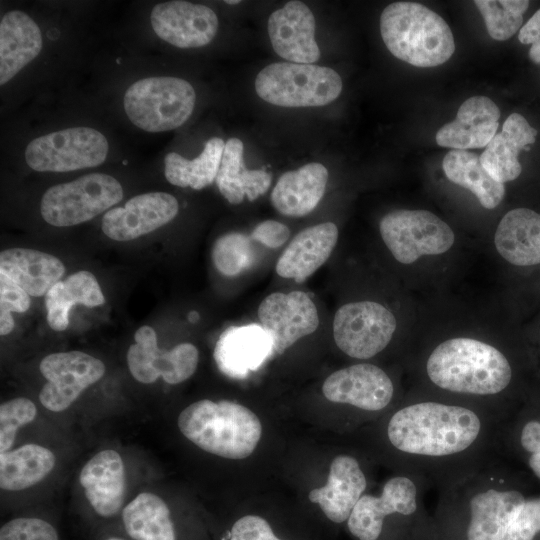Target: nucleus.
Segmentation results:
<instances>
[{
  "label": "nucleus",
  "mask_w": 540,
  "mask_h": 540,
  "mask_svg": "<svg viewBox=\"0 0 540 540\" xmlns=\"http://www.w3.org/2000/svg\"><path fill=\"white\" fill-rule=\"evenodd\" d=\"M503 420L484 407L414 393L388 413L381 431L397 471L437 487L500 454Z\"/></svg>",
  "instance_id": "f257e3e1"
},
{
  "label": "nucleus",
  "mask_w": 540,
  "mask_h": 540,
  "mask_svg": "<svg viewBox=\"0 0 540 540\" xmlns=\"http://www.w3.org/2000/svg\"><path fill=\"white\" fill-rule=\"evenodd\" d=\"M436 489L432 518L437 540H501L529 497L500 454Z\"/></svg>",
  "instance_id": "f03ea898"
},
{
  "label": "nucleus",
  "mask_w": 540,
  "mask_h": 540,
  "mask_svg": "<svg viewBox=\"0 0 540 540\" xmlns=\"http://www.w3.org/2000/svg\"><path fill=\"white\" fill-rule=\"evenodd\" d=\"M422 374L429 391L421 395L474 404L504 419L511 412L507 393L514 381L513 364L490 342L466 336L445 339L425 357Z\"/></svg>",
  "instance_id": "7ed1b4c3"
},
{
  "label": "nucleus",
  "mask_w": 540,
  "mask_h": 540,
  "mask_svg": "<svg viewBox=\"0 0 540 540\" xmlns=\"http://www.w3.org/2000/svg\"><path fill=\"white\" fill-rule=\"evenodd\" d=\"M433 487L425 476L397 471L378 494L365 493L347 520L357 540H423L434 535L425 496Z\"/></svg>",
  "instance_id": "20e7f679"
},
{
  "label": "nucleus",
  "mask_w": 540,
  "mask_h": 540,
  "mask_svg": "<svg viewBox=\"0 0 540 540\" xmlns=\"http://www.w3.org/2000/svg\"><path fill=\"white\" fill-rule=\"evenodd\" d=\"M177 423L180 432L200 449L233 460L250 456L262 435L257 415L228 400L196 401L179 414Z\"/></svg>",
  "instance_id": "39448f33"
},
{
  "label": "nucleus",
  "mask_w": 540,
  "mask_h": 540,
  "mask_svg": "<svg viewBox=\"0 0 540 540\" xmlns=\"http://www.w3.org/2000/svg\"><path fill=\"white\" fill-rule=\"evenodd\" d=\"M380 32L392 55L416 67L441 65L455 51L448 24L420 3L389 4L381 13Z\"/></svg>",
  "instance_id": "423d86ee"
},
{
  "label": "nucleus",
  "mask_w": 540,
  "mask_h": 540,
  "mask_svg": "<svg viewBox=\"0 0 540 540\" xmlns=\"http://www.w3.org/2000/svg\"><path fill=\"white\" fill-rule=\"evenodd\" d=\"M196 92L186 80L173 76H154L132 83L125 91L123 106L129 120L151 132L176 129L191 116Z\"/></svg>",
  "instance_id": "0eeeda50"
},
{
  "label": "nucleus",
  "mask_w": 540,
  "mask_h": 540,
  "mask_svg": "<svg viewBox=\"0 0 540 540\" xmlns=\"http://www.w3.org/2000/svg\"><path fill=\"white\" fill-rule=\"evenodd\" d=\"M255 90L261 99L272 105L317 107L333 102L340 95L342 79L329 67L276 62L258 73Z\"/></svg>",
  "instance_id": "6e6552de"
},
{
  "label": "nucleus",
  "mask_w": 540,
  "mask_h": 540,
  "mask_svg": "<svg viewBox=\"0 0 540 540\" xmlns=\"http://www.w3.org/2000/svg\"><path fill=\"white\" fill-rule=\"evenodd\" d=\"M120 182L105 173H90L50 187L41 199V215L50 225L69 227L91 220L123 198Z\"/></svg>",
  "instance_id": "1a4fd4ad"
},
{
  "label": "nucleus",
  "mask_w": 540,
  "mask_h": 540,
  "mask_svg": "<svg viewBox=\"0 0 540 540\" xmlns=\"http://www.w3.org/2000/svg\"><path fill=\"white\" fill-rule=\"evenodd\" d=\"M379 231L395 260L406 265L446 253L455 242L452 228L427 210L391 211L380 220Z\"/></svg>",
  "instance_id": "9d476101"
},
{
  "label": "nucleus",
  "mask_w": 540,
  "mask_h": 540,
  "mask_svg": "<svg viewBox=\"0 0 540 540\" xmlns=\"http://www.w3.org/2000/svg\"><path fill=\"white\" fill-rule=\"evenodd\" d=\"M108 150L100 131L71 127L33 139L25 149V161L38 172H69L101 165Z\"/></svg>",
  "instance_id": "9b49d317"
},
{
  "label": "nucleus",
  "mask_w": 540,
  "mask_h": 540,
  "mask_svg": "<svg viewBox=\"0 0 540 540\" xmlns=\"http://www.w3.org/2000/svg\"><path fill=\"white\" fill-rule=\"evenodd\" d=\"M396 328V317L387 307L375 301H356L336 311L333 338L345 355L366 360L388 347Z\"/></svg>",
  "instance_id": "f8f14e48"
},
{
  "label": "nucleus",
  "mask_w": 540,
  "mask_h": 540,
  "mask_svg": "<svg viewBox=\"0 0 540 540\" xmlns=\"http://www.w3.org/2000/svg\"><path fill=\"white\" fill-rule=\"evenodd\" d=\"M396 386L390 375L372 363H357L330 374L322 393L333 403L344 404L364 414H379L396 399Z\"/></svg>",
  "instance_id": "ddd939ff"
},
{
  "label": "nucleus",
  "mask_w": 540,
  "mask_h": 540,
  "mask_svg": "<svg viewBox=\"0 0 540 540\" xmlns=\"http://www.w3.org/2000/svg\"><path fill=\"white\" fill-rule=\"evenodd\" d=\"M40 372L47 380L39 393L41 404L50 411L61 412L103 377L105 365L81 351L57 352L41 360Z\"/></svg>",
  "instance_id": "4468645a"
},
{
  "label": "nucleus",
  "mask_w": 540,
  "mask_h": 540,
  "mask_svg": "<svg viewBox=\"0 0 540 540\" xmlns=\"http://www.w3.org/2000/svg\"><path fill=\"white\" fill-rule=\"evenodd\" d=\"M134 340L127 352V364L137 381L150 384L162 377L166 383L175 385L195 373L199 353L193 344L185 342L171 350H162L158 347L155 330L148 325L135 332Z\"/></svg>",
  "instance_id": "2eb2a0df"
},
{
  "label": "nucleus",
  "mask_w": 540,
  "mask_h": 540,
  "mask_svg": "<svg viewBox=\"0 0 540 540\" xmlns=\"http://www.w3.org/2000/svg\"><path fill=\"white\" fill-rule=\"evenodd\" d=\"M257 314L261 326L271 337L273 356L312 334L319 325L314 302L299 290L271 293L261 301Z\"/></svg>",
  "instance_id": "dca6fc26"
},
{
  "label": "nucleus",
  "mask_w": 540,
  "mask_h": 540,
  "mask_svg": "<svg viewBox=\"0 0 540 540\" xmlns=\"http://www.w3.org/2000/svg\"><path fill=\"white\" fill-rule=\"evenodd\" d=\"M150 22L159 38L183 49L209 44L219 26L211 8L180 0L156 4L151 10Z\"/></svg>",
  "instance_id": "f3484780"
},
{
  "label": "nucleus",
  "mask_w": 540,
  "mask_h": 540,
  "mask_svg": "<svg viewBox=\"0 0 540 540\" xmlns=\"http://www.w3.org/2000/svg\"><path fill=\"white\" fill-rule=\"evenodd\" d=\"M179 211L177 199L165 192H149L129 199L123 207L108 210L103 233L115 241H130L172 221Z\"/></svg>",
  "instance_id": "a211bd4d"
},
{
  "label": "nucleus",
  "mask_w": 540,
  "mask_h": 540,
  "mask_svg": "<svg viewBox=\"0 0 540 540\" xmlns=\"http://www.w3.org/2000/svg\"><path fill=\"white\" fill-rule=\"evenodd\" d=\"M268 34L274 51L293 63L312 64L320 57L315 40V18L301 1H289L268 19Z\"/></svg>",
  "instance_id": "6ab92c4d"
},
{
  "label": "nucleus",
  "mask_w": 540,
  "mask_h": 540,
  "mask_svg": "<svg viewBox=\"0 0 540 540\" xmlns=\"http://www.w3.org/2000/svg\"><path fill=\"white\" fill-rule=\"evenodd\" d=\"M367 488L368 478L358 458L340 454L330 464L327 483L311 490L308 498L330 521L341 524L347 522Z\"/></svg>",
  "instance_id": "aec40b11"
},
{
  "label": "nucleus",
  "mask_w": 540,
  "mask_h": 540,
  "mask_svg": "<svg viewBox=\"0 0 540 540\" xmlns=\"http://www.w3.org/2000/svg\"><path fill=\"white\" fill-rule=\"evenodd\" d=\"M273 356L269 334L258 324L232 326L219 337L214 359L221 372L243 378Z\"/></svg>",
  "instance_id": "412c9836"
},
{
  "label": "nucleus",
  "mask_w": 540,
  "mask_h": 540,
  "mask_svg": "<svg viewBox=\"0 0 540 540\" xmlns=\"http://www.w3.org/2000/svg\"><path fill=\"white\" fill-rule=\"evenodd\" d=\"M500 110L486 96H473L458 109L456 118L443 125L436 134L439 146L453 150L483 148L496 135Z\"/></svg>",
  "instance_id": "4be33fe9"
},
{
  "label": "nucleus",
  "mask_w": 540,
  "mask_h": 540,
  "mask_svg": "<svg viewBox=\"0 0 540 540\" xmlns=\"http://www.w3.org/2000/svg\"><path fill=\"white\" fill-rule=\"evenodd\" d=\"M338 234L333 222H323L300 231L278 258L277 274L297 283L304 282L328 260Z\"/></svg>",
  "instance_id": "5701e85b"
},
{
  "label": "nucleus",
  "mask_w": 540,
  "mask_h": 540,
  "mask_svg": "<svg viewBox=\"0 0 540 540\" xmlns=\"http://www.w3.org/2000/svg\"><path fill=\"white\" fill-rule=\"evenodd\" d=\"M79 480L88 502L99 516L112 517L121 509L126 480L119 453L103 450L95 454L83 466Z\"/></svg>",
  "instance_id": "b1692460"
},
{
  "label": "nucleus",
  "mask_w": 540,
  "mask_h": 540,
  "mask_svg": "<svg viewBox=\"0 0 540 540\" xmlns=\"http://www.w3.org/2000/svg\"><path fill=\"white\" fill-rule=\"evenodd\" d=\"M39 26L25 12L12 10L0 21V85L6 84L41 52Z\"/></svg>",
  "instance_id": "393cba45"
},
{
  "label": "nucleus",
  "mask_w": 540,
  "mask_h": 540,
  "mask_svg": "<svg viewBox=\"0 0 540 540\" xmlns=\"http://www.w3.org/2000/svg\"><path fill=\"white\" fill-rule=\"evenodd\" d=\"M494 244L508 263L529 267L540 264V214L529 208H515L500 220Z\"/></svg>",
  "instance_id": "a878e982"
},
{
  "label": "nucleus",
  "mask_w": 540,
  "mask_h": 540,
  "mask_svg": "<svg viewBox=\"0 0 540 540\" xmlns=\"http://www.w3.org/2000/svg\"><path fill=\"white\" fill-rule=\"evenodd\" d=\"M328 181V170L318 162L285 172L271 192V203L282 215L303 217L312 212L322 199Z\"/></svg>",
  "instance_id": "bb28decb"
},
{
  "label": "nucleus",
  "mask_w": 540,
  "mask_h": 540,
  "mask_svg": "<svg viewBox=\"0 0 540 540\" xmlns=\"http://www.w3.org/2000/svg\"><path fill=\"white\" fill-rule=\"evenodd\" d=\"M0 273L9 277L30 296L40 297L60 281L65 266L51 254L33 249L11 248L0 254Z\"/></svg>",
  "instance_id": "cd10ccee"
},
{
  "label": "nucleus",
  "mask_w": 540,
  "mask_h": 540,
  "mask_svg": "<svg viewBox=\"0 0 540 540\" xmlns=\"http://www.w3.org/2000/svg\"><path fill=\"white\" fill-rule=\"evenodd\" d=\"M244 145L238 138L225 143L216 185L222 196L231 204L250 202L265 194L271 186L272 176L264 170H249L243 159Z\"/></svg>",
  "instance_id": "c85d7f7f"
},
{
  "label": "nucleus",
  "mask_w": 540,
  "mask_h": 540,
  "mask_svg": "<svg viewBox=\"0 0 540 540\" xmlns=\"http://www.w3.org/2000/svg\"><path fill=\"white\" fill-rule=\"evenodd\" d=\"M105 297L96 277L81 270L58 281L45 295L47 322L51 329L64 331L69 324V312L74 305L101 306Z\"/></svg>",
  "instance_id": "c756f323"
},
{
  "label": "nucleus",
  "mask_w": 540,
  "mask_h": 540,
  "mask_svg": "<svg viewBox=\"0 0 540 540\" xmlns=\"http://www.w3.org/2000/svg\"><path fill=\"white\" fill-rule=\"evenodd\" d=\"M446 177L470 192L486 209L496 208L504 198L505 186L495 181L484 169L480 156L466 150H451L443 159Z\"/></svg>",
  "instance_id": "7c9ffc66"
},
{
  "label": "nucleus",
  "mask_w": 540,
  "mask_h": 540,
  "mask_svg": "<svg viewBox=\"0 0 540 540\" xmlns=\"http://www.w3.org/2000/svg\"><path fill=\"white\" fill-rule=\"evenodd\" d=\"M55 455L38 444H26L0 454V487L19 491L42 481L54 468Z\"/></svg>",
  "instance_id": "2f4dec72"
},
{
  "label": "nucleus",
  "mask_w": 540,
  "mask_h": 540,
  "mask_svg": "<svg viewBox=\"0 0 540 540\" xmlns=\"http://www.w3.org/2000/svg\"><path fill=\"white\" fill-rule=\"evenodd\" d=\"M126 533L134 540H176L167 504L156 494L143 492L122 511Z\"/></svg>",
  "instance_id": "473e14b6"
},
{
  "label": "nucleus",
  "mask_w": 540,
  "mask_h": 540,
  "mask_svg": "<svg viewBox=\"0 0 540 540\" xmlns=\"http://www.w3.org/2000/svg\"><path fill=\"white\" fill-rule=\"evenodd\" d=\"M225 142L219 137L210 138L202 152L189 160L176 152L164 158V175L175 186L201 190L212 184L217 177Z\"/></svg>",
  "instance_id": "72a5a7b5"
},
{
  "label": "nucleus",
  "mask_w": 540,
  "mask_h": 540,
  "mask_svg": "<svg viewBox=\"0 0 540 540\" xmlns=\"http://www.w3.org/2000/svg\"><path fill=\"white\" fill-rule=\"evenodd\" d=\"M491 38L504 41L522 27L523 13L529 6L527 0H476Z\"/></svg>",
  "instance_id": "f704fd0d"
},
{
  "label": "nucleus",
  "mask_w": 540,
  "mask_h": 540,
  "mask_svg": "<svg viewBox=\"0 0 540 540\" xmlns=\"http://www.w3.org/2000/svg\"><path fill=\"white\" fill-rule=\"evenodd\" d=\"M211 257L221 274L228 277L237 276L254 262L252 239L240 232L226 233L214 242Z\"/></svg>",
  "instance_id": "c9c22d12"
},
{
  "label": "nucleus",
  "mask_w": 540,
  "mask_h": 540,
  "mask_svg": "<svg viewBox=\"0 0 540 540\" xmlns=\"http://www.w3.org/2000/svg\"><path fill=\"white\" fill-rule=\"evenodd\" d=\"M519 151L520 148L501 131L488 143L480 155V162L495 181L504 184L515 180L522 171Z\"/></svg>",
  "instance_id": "e433bc0d"
},
{
  "label": "nucleus",
  "mask_w": 540,
  "mask_h": 540,
  "mask_svg": "<svg viewBox=\"0 0 540 540\" xmlns=\"http://www.w3.org/2000/svg\"><path fill=\"white\" fill-rule=\"evenodd\" d=\"M37 415L35 404L28 398L18 397L0 406V452L13 446L16 433L22 426L31 423Z\"/></svg>",
  "instance_id": "4c0bfd02"
},
{
  "label": "nucleus",
  "mask_w": 540,
  "mask_h": 540,
  "mask_svg": "<svg viewBox=\"0 0 540 540\" xmlns=\"http://www.w3.org/2000/svg\"><path fill=\"white\" fill-rule=\"evenodd\" d=\"M501 540H540V496L526 499Z\"/></svg>",
  "instance_id": "58836bf2"
},
{
  "label": "nucleus",
  "mask_w": 540,
  "mask_h": 540,
  "mask_svg": "<svg viewBox=\"0 0 540 540\" xmlns=\"http://www.w3.org/2000/svg\"><path fill=\"white\" fill-rule=\"evenodd\" d=\"M0 540H59L54 526L36 517L9 520L0 529Z\"/></svg>",
  "instance_id": "ea45409f"
},
{
  "label": "nucleus",
  "mask_w": 540,
  "mask_h": 540,
  "mask_svg": "<svg viewBox=\"0 0 540 540\" xmlns=\"http://www.w3.org/2000/svg\"><path fill=\"white\" fill-rule=\"evenodd\" d=\"M229 540H281L269 523L257 515H246L232 526Z\"/></svg>",
  "instance_id": "a19ab883"
},
{
  "label": "nucleus",
  "mask_w": 540,
  "mask_h": 540,
  "mask_svg": "<svg viewBox=\"0 0 540 540\" xmlns=\"http://www.w3.org/2000/svg\"><path fill=\"white\" fill-rule=\"evenodd\" d=\"M29 296L23 288L0 273V314L26 312L30 307Z\"/></svg>",
  "instance_id": "79ce46f5"
},
{
  "label": "nucleus",
  "mask_w": 540,
  "mask_h": 540,
  "mask_svg": "<svg viewBox=\"0 0 540 540\" xmlns=\"http://www.w3.org/2000/svg\"><path fill=\"white\" fill-rule=\"evenodd\" d=\"M251 239L268 248H277L285 244L290 237V229L276 220H265L252 230Z\"/></svg>",
  "instance_id": "37998d69"
},
{
  "label": "nucleus",
  "mask_w": 540,
  "mask_h": 540,
  "mask_svg": "<svg viewBox=\"0 0 540 540\" xmlns=\"http://www.w3.org/2000/svg\"><path fill=\"white\" fill-rule=\"evenodd\" d=\"M502 132L510 138L519 148L533 144L536 139L537 130L530 126L528 121L518 113H512L505 120Z\"/></svg>",
  "instance_id": "c03bdc74"
},
{
  "label": "nucleus",
  "mask_w": 540,
  "mask_h": 540,
  "mask_svg": "<svg viewBox=\"0 0 540 540\" xmlns=\"http://www.w3.org/2000/svg\"><path fill=\"white\" fill-rule=\"evenodd\" d=\"M518 39L522 44H532L540 39V9L521 27Z\"/></svg>",
  "instance_id": "a18cd8bd"
},
{
  "label": "nucleus",
  "mask_w": 540,
  "mask_h": 540,
  "mask_svg": "<svg viewBox=\"0 0 540 540\" xmlns=\"http://www.w3.org/2000/svg\"><path fill=\"white\" fill-rule=\"evenodd\" d=\"M526 464L531 473L540 480V453L533 454L526 459Z\"/></svg>",
  "instance_id": "49530a36"
},
{
  "label": "nucleus",
  "mask_w": 540,
  "mask_h": 540,
  "mask_svg": "<svg viewBox=\"0 0 540 540\" xmlns=\"http://www.w3.org/2000/svg\"><path fill=\"white\" fill-rule=\"evenodd\" d=\"M529 57L534 63L540 64V39L532 43L529 50Z\"/></svg>",
  "instance_id": "de8ad7c7"
},
{
  "label": "nucleus",
  "mask_w": 540,
  "mask_h": 540,
  "mask_svg": "<svg viewBox=\"0 0 540 540\" xmlns=\"http://www.w3.org/2000/svg\"><path fill=\"white\" fill-rule=\"evenodd\" d=\"M225 3L235 5V4L240 3V1L239 0H227V1H225Z\"/></svg>",
  "instance_id": "09e8293b"
},
{
  "label": "nucleus",
  "mask_w": 540,
  "mask_h": 540,
  "mask_svg": "<svg viewBox=\"0 0 540 540\" xmlns=\"http://www.w3.org/2000/svg\"><path fill=\"white\" fill-rule=\"evenodd\" d=\"M423 540H437L436 533L434 535H432V536H429V537L423 539Z\"/></svg>",
  "instance_id": "8fccbe9b"
},
{
  "label": "nucleus",
  "mask_w": 540,
  "mask_h": 540,
  "mask_svg": "<svg viewBox=\"0 0 540 540\" xmlns=\"http://www.w3.org/2000/svg\"><path fill=\"white\" fill-rule=\"evenodd\" d=\"M106 540H124V539L119 538V537H109Z\"/></svg>",
  "instance_id": "3c124183"
}]
</instances>
